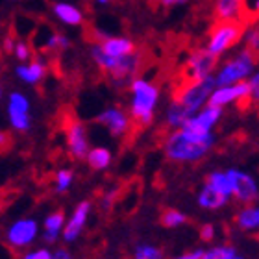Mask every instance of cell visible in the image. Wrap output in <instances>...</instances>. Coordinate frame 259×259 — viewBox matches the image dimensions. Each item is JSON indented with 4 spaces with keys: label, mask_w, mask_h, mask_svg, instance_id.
<instances>
[{
    "label": "cell",
    "mask_w": 259,
    "mask_h": 259,
    "mask_svg": "<svg viewBox=\"0 0 259 259\" xmlns=\"http://www.w3.org/2000/svg\"><path fill=\"white\" fill-rule=\"evenodd\" d=\"M89 211H91V202H87V200L76 205V209H74V213H72V217H70V221L67 222V226L63 228V239L67 243H72V241L80 235L81 228L85 226Z\"/></svg>",
    "instance_id": "15"
},
{
    "label": "cell",
    "mask_w": 259,
    "mask_h": 259,
    "mask_svg": "<svg viewBox=\"0 0 259 259\" xmlns=\"http://www.w3.org/2000/svg\"><path fill=\"white\" fill-rule=\"evenodd\" d=\"M52 10H54V15L61 22L69 24V26H80V24H83V15H81V11L76 6L58 2V4L52 6Z\"/></svg>",
    "instance_id": "18"
},
{
    "label": "cell",
    "mask_w": 259,
    "mask_h": 259,
    "mask_svg": "<svg viewBox=\"0 0 259 259\" xmlns=\"http://www.w3.org/2000/svg\"><path fill=\"white\" fill-rule=\"evenodd\" d=\"M250 93L248 81H237L233 85L221 87L217 91L211 93V97L207 98V106H213V108H222L230 102H237L241 97H246Z\"/></svg>",
    "instance_id": "13"
},
{
    "label": "cell",
    "mask_w": 259,
    "mask_h": 259,
    "mask_svg": "<svg viewBox=\"0 0 259 259\" xmlns=\"http://www.w3.org/2000/svg\"><path fill=\"white\" fill-rule=\"evenodd\" d=\"M246 49H250L254 54L259 56V22L250 26L248 33H246Z\"/></svg>",
    "instance_id": "29"
},
{
    "label": "cell",
    "mask_w": 259,
    "mask_h": 259,
    "mask_svg": "<svg viewBox=\"0 0 259 259\" xmlns=\"http://www.w3.org/2000/svg\"><path fill=\"white\" fill-rule=\"evenodd\" d=\"M65 224V211L56 209L45 219V241L47 243H56V239L60 235L61 228Z\"/></svg>",
    "instance_id": "19"
},
{
    "label": "cell",
    "mask_w": 259,
    "mask_h": 259,
    "mask_svg": "<svg viewBox=\"0 0 259 259\" xmlns=\"http://www.w3.org/2000/svg\"><path fill=\"white\" fill-rule=\"evenodd\" d=\"M52 259H72V257H70V254L65 248H60L56 250V254H52Z\"/></svg>",
    "instance_id": "39"
},
{
    "label": "cell",
    "mask_w": 259,
    "mask_h": 259,
    "mask_svg": "<svg viewBox=\"0 0 259 259\" xmlns=\"http://www.w3.org/2000/svg\"><path fill=\"white\" fill-rule=\"evenodd\" d=\"M0 259H17L15 252H13L10 244L0 243Z\"/></svg>",
    "instance_id": "36"
},
{
    "label": "cell",
    "mask_w": 259,
    "mask_h": 259,
    "mask_svg": "<svg viewBox=\"0 0 259 259\" xmlns=\"http://www.w3.org/2000/svg\"><path fill=\"white\" fill-rule=\"evenodd\" d=\"M13 146V135L10 132H2L0 130V154L8 152Z\"/></svg>",
    "instance_id": "32"
},
{
    "label": "cell",
    "mask_w": 259,
    "mask_h": 259,
    "mask_svg": "<svg viewBox=\"0 0 259 259\" xmlns=\"http://www.w3.org/2000/svg\"><path fill=\"white\" fill-rule=\"evenodd\" d=\"M15 72L22 81L35 85V83H39V81L45 78V74H47V65H45L43 61L33 60L28 65H19Z\"/></svg>",
    "instance_id": "17"
},
{
    "label": "cell",
    "mask_w": 259,
    "mask_h": 259,
    "mask_svg": "<svg viewBox=\"0 0 259 259\" xmlns=\"http://www.w3.org/2000/svg\"><path fill=\"white\" fill-rule=\"evenodd\" d=\"M132 259H165L163 255V250L157 248V246H152V244H139L134 252V257Z\"/></svg>",
    "instance_id": "26"
},
{
    "label": "cell",
    "mask_w": 259,
    "mask_h": 259,
    "mask_svg": "<svg viewBox=\"0 0 259 259\" xmlns=\"http://www.w3.org/2000/svg\"><path fill=\"white\" fill-rule=\"evenodd\" d=\"M246 26L239 21H215L207 33V50L211 54L221 56L241 41Z\"/></svg>",
    "instance_id": "4"
},
{
    "label": "cell",
    "mask_w": 259,
    "mask_h": 259,
    "mask_svg": "<svg viewBox=\"0 0 259 259\" xmlns=\"http://www.w3.org/2000/svg\"><path fill=\"white\" fill-rule=\"evenodd\" d=\"M35 237H37V222L33 219H21L13 222L6 232V239L11 248H24L32 244Z\"/></svg>",
    "instance_id": "9"
},
{
    "label": "cell",
    "mask_w": 259,
    "mask_h": 259,
    "mask_svg": "<svg viewBox=\"0 0 259 259\" xmlns=\"http://www.w3.org/2000/svg\"><path fill=\"white\" fill-rule=\"evenodd\" d=\"M97 47L109 58H128L137 52V45L128 37H108L106 35Z\"/></svg>",
    "instance_id": "14"
},
{
    "label": "cell",
    "mask_w": 259,
    "mask_h": 259,
    "mask_svg": "<svg viewBox=\"0 0 259 259\" xmlns=\"http://www.w3.org/2000/svg\"><path fill=\"white\" fill-rule=\"evenodd\" d=\"M237 255V250L230 246V244H224V246H217V248H211L207 252H204L202 259H232Z\"/></svg>",
    "instance_id": "27"
},
{
    "label": "cell",
    "mask_w": 259,
    "mask_h": 259,
    "mask_svg": "<svg viewBox=\"0 0 259 259\" xmlns=\"http://www.w3.org/2000/svg\"><path fill=\"white\" fill-rule=\"evenodd\" d=\"M184 2H187V0H150V4L154 6V8H156V4H157L161 10H170L174 6L184 4Z\"/></svg>",
    "instance_id": "33"
},
{
    "label": "cell",
    "mask_w": 259,
    "mask_h": 259,
    "mask_svg": "<svg viewBox=\"0 0 259 259\" xmlns=\"http://www.w3.org/2000/svg\"><path fill=\"white\" fill-rule=\"evenodd\" d=\"M13 54L17 56V60L19 61H26L32 58V49H30L28 43H24V41H17L15 49H13Z\"/></svg>",
    "instance_id": "31"
},
{
    "label": "cell",
    "mask_w": 259,
    "mask_h": 259,
    "mask_svg": "<svg viewBox=\"0 0 259 259\" xmlns=\"http://www.w3.org/2000/svg\"><path fill=\"white\" fill-rule=\"evenodd\" d=\"M228 202V196H224L222 193L215 191L209 185H204V189L198 194V204L205 209H219Z\"/></svg>",
    "instance_id": "20"
},
{
    "label": "cell",
    "mask_w": 259,
    "mask_h": 259,
    "mask_svg": "<svg viewBox=\"0 0 259 259\" xmlns=\"http://www.w3.org/2000/svg\"><path fill=\"white\" fill-rule=\"evenodd\" d=\"M243 0H215L213 2V21H239L241 22Z\"/></svg>",
    "instance_id": "16"
},
{
    "label": "cell",
    "mask_w": 259,
    "mask_h": 259,
    "mask_svg": "<svg viewBox=\"0 0 259 259\" xmlns=\"http://www.w3.org/2000/svg\"><path fill=\"white\" fill-rule=\"evenodd\" d=\"M232 259H243V257H241V255H235V257H232Z\"/></svg>",
    "instance_id": "41"
},
{
    "label": "cell",
    "mask_w": 259,
    "mask_h": 259,
    "mask_svg": "<svg viewBox=\"0 0 259 259\" xmlns=\"http://www.w3.org/2000/svg\"><path fill=\"white\" fill-rule=\"evenodd\" d=\"M187 222V217L178 209H172V207H163L161 215H159V224L163 228H176L182 226Z\"/></svg>",
    "instance_id": "25"
},
{
    "label": "cell",
    "mask_w": 259,
    "mask_h": 259,
    "mask_svg": "<svg viewBox=\"0 0 259 259\" xmlns=\"http://www.w3.org/2000/svg\"><path fill=\"white\" fill-rule=\"evenodd\" d=\"M61 128L65 132V139H67L70 156L78 161L85 159L87 152H89V137H87V130L83 122L76 117L72 109H67L65 115L61 117Z\"/></svg>",
    "instance_id": "6"
},
{
    "label": "cell",
    "mask_w": 259,
    "mask_h": 259,
    "mask_svg": "<svg viewBox=\"0 0 259 259\" xmlns=\"http://www.w3.org/2000/svg\"><path fill=\"white\" fill-rule=\"evenodd\" d=\"M132 106H130V130L124 137V145L145 132L154 120V109H156L157 98H159V85L156 81L145 80V78H135L132 81Z\"/></svg>",
    "instance_id": "1"
},
{
    "label": "cell",
    "mask_w": 259,
    "mask_h": 259,
    "mask_svg": "<svg viewBox=\"0 0 259 259\" xmlns=\"http://www.w3.org/2000/svg\"><path fill=\"white\" fill-rule=\"evenodd\" d=\"M72 176H74L72 170H67V168H63V170L56 174V189H58V193H65L69 189V185L72 184Z\"/></svg>",
    "instance_id": "28"
},
{
    "label": "cell",
    "mask_w": 259,
    "mask_h": 259,
    "mask_svg": "<svg viewBox=\"0 0 259 259\" xmlns=\"http://www.w3.org/2000/svg\"><path fill=\"white\" fill-rule=\"evenodd\" d=\"M215 143L213 134L193 135L185 130H174L163 141V150L170 161H196L211 150Z\"/></svg>",
    "instance_id": "3"
},
{
    "label": "cell",
    "mask_w": 259,
    "mask_h": 259,
    "mask_svg": "<svg viewBox=\"0 0 259 259\" xmlns=\"http://www.w3.org/2000/svg\"><path fill=\"white\" fill-rule=\"evenodd\" d=\"M215 85H217L215 78H213V76H207V78H204V80L198 81V83H194V85L184 89L178 97L172 98V102L180 104V106L189 113V117H193V115L204 106L205 100L211 97V93L215 91Z\"/></svg>",
    "instance_id": "7"
},
{
    "label": "cell",
    "mask_w": 259,
    "mask_h": 259,
    "mask_svg": "<svg viewBox=\"0 0 259 259\" xmlns=\"http://www.w3.org/2000/svg\"><path fill=\"white\" fill-rule=\"evenodd\" d=\"M0 97H2V87H0Z\"/></svg>",
    "instance_id": "42"
},
{
    "label": "cell",
    "mask_w": 259,
    "mask_h": 259,
    "mask_svg": "<svg viewBox=\"0 0 259 259\" xmlns=\"http://www.w3.org/2000/svg\"><path fill=\"white\" fill-rule=\"evenodd\" d=\"M87 163L93 170H104L111 163V152L108 148H102V146L93 148V150L87 152Z\"/></svg>",
    "instance_id": "22"
},
{
    "label": "cell",
    "mask_w": 259,
    "mask_h": 259,
    "mask_svg": "<svg viewBox=\"0 0 259 259\" xmlns=\"http://www.w3.org/2000/svg\"><path fill=\"white\" fill-rule=\"evenodd\" d=\"M22 259H52V254L47 248H39L33 250V252H28Z\"/></svg>",
    "instance_id": "35"
},
{
    "label": "cell",
    "mask_w": 259,
    "mask_h": 259,
    "mask_svg": "<svg viewBox=\"0 0 259 259\" xmlns=\"http://www.w3.org/2000/svg\"><path fill=\"white\" fill-rule=\"evenodd\" d=\"M8 115L13 130L17 132H26L32 124L30 120V102L22 93H11L10 102H8Z\"/></svg>",
    "instance_id": "10"
},
{
    "label": "cell",
    "mask_w": 259,
    "mask_h": 259,
    "mask_svg": "<svg viewBox=\"0 0 259 259\" xmlns=\"http://www.w3.org/2000/svg\"><path fill=\"white\" fill-rule=\"evenodd\" d=\"M250 85V106H252V111H259V72L248 81Z\"/></svg>",
    "instance_id": "30"
},
{
    "label": "cell",
    "mask_w": 259,
    "mask_h": 259,
    "mask_svg": "<svg viewBox=\"0 0 259 259\" xmlns=\"http://www.w3.org/2000/svg\"><path fill=\"white\" fill-rule=\"evenodd\" d=\"M219 65V56L211 54L207 49H189L187 58L178 65L176 72H172L170 97H178L180 93L211 76Z\"/></svg>",
    "instance_id": "2"
},
{
    "label": "cell",
    "mask_w": 259,
    "mask_h": 259,
    "mask_svg": "<svg viewBox=\"0 0 259 259\" xmlns=\"http://www.w3.org/2000/svg\"><path fill=\"white\" fill-rule=\"evenodd\" d=\"M98 2H100V4H106V2H108V0H98Z\"/></svg>",
    "instance_id": "40"
},
{
    "label": "cell",
    "mask_w": 259,
    "mask_h": 259,
    "mask_svg": "<svg viewBox=\"0 0 259 259\" xmlns=\"http://www.w3.org/2000/svg\"><path fill=\"white\" fill-rule=\"evenodd\" d=\"M228 178L232 182V187H233V196L237 200L239 204H244L246 207L252 204H255L259 200V189L257 185H255L254 178L250 176V174H244L241 170H228Z\"/></svg>",
    "instance_id": "8"
},
{
    "label": "cell",
    "mask_w": 259,
    "mask_h": 259,
    "mask_svg": "<svg viewBox=\"0 0 259 259\" xmlns=\"http://www.w3.org/2000/svg\"><path fill=\"white\" fill-rule=\"evenodd\" d=\"M205 185L213 187V189L222 193L224 196H228V198H230L233 193L232 182H230L226 172H209L207 176H205Z\"/></svg>",
    "instance_id": "23"
},
{
    "label": "cell",
    "mask_w": 259,
    "mask_h": 259,
    "mask_svg": "<svg viewBox=\"0 0 259 259\" xmlns=\"http://www.w3.org/2000/svg\"><path fill=\"white\" fill-rule=\"evenodd\" d=\"M202 255H204L202 250H193V252H189V254L180 255V257H176V259H202Z\"/></svg>",
    "instance_id": "37"
},
{
    "label": "cell",
    "mask_w": 259,
    "mask_h": 259,
    "mask_svg": "<svg viewBox=\"0 0 259 259\" xmlns=\"http://www.w3.org/2000/svg\"><path fill=\"white\" fill-rule=\"evenodd\" d=\"M222 117V108H213V106H207V108L202 111L196 117H191L187 122L180 130H185L193 135H204L209 134L211 128L219 122V119Z\"/></svg>",
    "instance_id": "12"
},
{
    "label": "cell",
    "mask_w": 259,
    "mask_h": 259,
    "mask_svg": "<svg viewBox=\"0 0 259 259\" xmlns=\"http://www.w3.org/2000/svg\"><path fill=\"white\" fill-rule=\"evenodd\" d=\"M95 122L102 124L104 128H108V132L113 137H122V135H128L130 130V117L122 108H109L106 111L98 115Z\"/></svg>",
    "instance_id": "11"
},
{
    "label": "cell",
    "mask_w": 259,
    "mask_h": 259,
    "mask_svg": "<svg viewBox=\"0 0 259 259\" xmlns=\"http://www.w3.org/2000/svg\"><path fill=\"white\" fill-rule=\"evenodd\" d=\"M15 39L11 37V35H8V37L4 39V49H6V52H13V49H15Z\"/></svg>",
    "instance_id": "38"
},
{
    "label": "cell",
    "mask_w": 259,
    "mask_h": 259,
    "mask_svg": "<svg viewBox=\"0 0 259 259\" xmlns=\"http://www.w3.org/2000/svg\"><path fill=\"white\" fill-rule=\"evenodd\" d=\"M235 224H237L241 230H246V232H250V230H257L259 228V207L248 205V207L241 209L237 215H235Z\"/></svg>",
    "instance_id": "21"
},
{
    "label": "cell",
    "mask_w": 259,
    "mask_h": 259,
    "mask_svg": "<svg viewBox=\"0 0 259 259\" xmlns=\"http://www.w3.org/2000/svg\"><path fill=\"white\" fill-rule=\"evenodd\" d=\"M200 239L204 241V243H209L215 239V228L211 226V224H204V226L200 228Z\"/></svg>",
    "instance_id": "34"
},
{
    "label": "cell",
    "mask_w": 259,
    "mask_h": 259,
    "mask_svg": "<svg viewBox=\"0 0 259 259\" xmlns=\"http://www.w3.org/2000/svg\"><path fill=\"white\" fill-rule=\"evenodd\" d=\"M257 63H259V56L244 47L233 60L226 61L224 67L219 70V76L215 78L217 85L228 87V85L237 83V81H243L244 76H248Z\"/></svg>",
    "instance_id": "5"
},
{
    "label": "cell",
    "mask_w": 259,
    "mask_h": 259,
    "mask_svg": "<svg viewBox=\"0 0 259 259\" xmlns=\"http://www.w3.org/2000/svg\"><path fill=\"white\" fill-rule=\"evenodd\" d=\"M241 22L250 28L259 22V0H243L241 6Z\"/></svg>",
    "instance_id": "24"
}]
</instances>
